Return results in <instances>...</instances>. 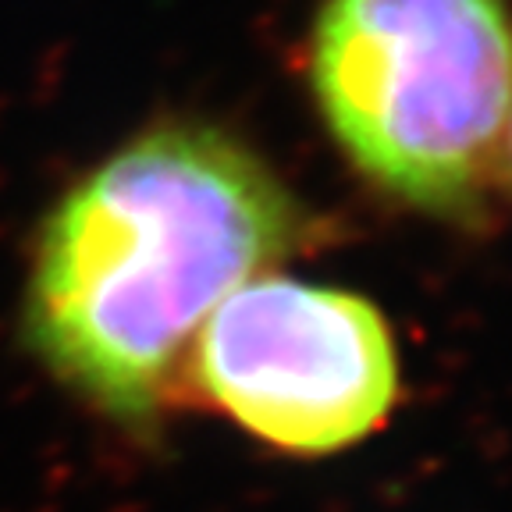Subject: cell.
Returning <instances> with one entry per match:
<instances>
[{"instance_id":"4","label":"cell","mask_w":512,"mask_h":512,"mask_svg":"<svg viewBox=\"0 0 512 512\" xmlns=\"http://www.w3.org/2000/svg\"><path fill=\"white\" fill-rule=\"evenodd\" d=\"M505 150H509V168H512V114H509V146Z\"/></svg>"},{"instance_id":"2","label":"cell","mask_w":512,"mask_h":512,"mask_svg":"<svg viewBox=\"0 0 512 512\" xmlns=\"http://www.w3.org/2000/svg\"><path fill=\"white\" fill-rule=\"evenodd\" d=\"M310 89L349 164L427 217L477 214L512 114L505 0H324Z\"/></svg>"},{"instance_id":"1","label":"cell","mask_w":512,"mask_h":512,"mask_svg":"<svg viewBox=\"0 0 512 512\" xmlns=\"http://www.w3.org/2000/svg\"><path fill=\"white\" fill-rule=\"evenodd\" d=\"M303 235V207L253 146L207 121H157L40 224L25 345L64 392L143 441L182 399L203 320Z\"/></svg>"},{"instance_id":"3","label":"cell","mask_w":512,"mask_h":512,"mask_svg":"<svg viewBox=\"0 0 512 512\" xmlns=\"http://www.w3.org/2000/svg\"><path fill=\"white\" fill-rule=\"evenodd\" d=\"M399 352L370 299L260 274L196 331L182 363L192 392L285 456H335L367 441L399 402Z\"/></svg>"}]
</instances>
